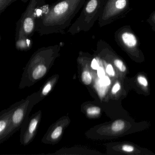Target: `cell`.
Returning a JSON list of instances; mask_svg holds the SVG:
<instances>
[{
    "mask_svg": "<svg viewBox=\"0 0 155 155\" xmlns=\"http://www.w3.org/2000/svg\"><path fill=\"white\" fill-rule=\"evenodd\" d=\"M129 5V0H105L98 20L99 27H104L118 19L126 12Z\"/></svg>",
    "mask_w": 155,
    "mask_h": 155,
    "instance_id": "cell-4",
    "label": "cell"
},
{
    "mask_svg": "<svg viewBox=\"0 0 155 155\" xmlns=\"http://www.w3.org/2000/svg\"><path fill=\"white\" fill-rule=\"evenodd\" d=\"M82 80L86 85H89L91 82V77L89 72L84 71L82 74Z\"/></svg>",
    "mask_w": 155,
    "mask_h": 155,
    "instance_id": "cell-9",
    "label": "cell"
},
{
    "mask_svg": "<svg viewBox=\"0 0 155 155\" xmlns=\"http://www.w3.org/2000/svg\"><path fill=\"white\" fill-rule=\"evenodd\" d=\"M120 85L119 83H117L114 86H113V88L112 89V93L113 94H115V93H117V91H119L120 90Z\"/></svg>",
    "mask_w": 155,
    "mask_h": 155,
    "instance_id": "cell-21",
    "label": "cell"
},
{
    "mask_svg": "<svg viewBox=\"0 0 155 155\" xmlns=\"http://www.w3.org/2000/svg\"><path fill=\"white\" fill-rule=\"evenodd\" d=\"M137 81L140 85H142L144 87H147L148 86L147 81V79L144 77H142V76H139L138 78Z\"/></svg>",
    "mask_w": 155,
    "mask_h": 155,
    "instance_id": "cell-15",
    "label": "cell"
},
{
    "mask_svg": "<svg viewBox=\"0 0 155 155\" xmlns=\"http://www.w3.org/2000/svg\"><path fill=\"white\" fill-rule=\"evenodd\" d=\"M114 64L120 71L124 72L126 71V68L122 61L119 59H116L114 61Z\"/></svg>",
    "mask_w": 155,
    "mask_h": 155,
    "instance_id": "cell-10",
    "label": "cell"
},
{
    "mask_svg": "<svg viewBox=\"0 0 155 155\" xmlns=\"http://www.w3.org/2000/svg\"><path fill=\"white\" fill-rule=\"evenodd\" d=\"M125 127V122L122 120H117L114 121L111 126V129L115 132L122 130Z\"/></svg>",
    "mask_w": 155,
    "mask_h": 155,
    "instance_id": "cell-7",
    "label": "cell"
},
{
    "mask_svg": "<svg viewBox=\"0 0 155 155\" xmlns=\"http://www.w3.org/2000/svg\"><path fill=\"white\" fill-rule=\"evenodd\" d=\"M46 71L47 68L44 65H38L34 70L32 76L35 79H38L45 75Z\"/></svg>",
    "mask_w": 155,
    "mask_h": 155,
    "instance_id": "cell-5",
    "label": "cell"
},
{
    "mask_svg": "<svg viewBox=\"0 0 155 155\" xmlns=\"http://www.w3.org/2000/svg\"><path fill=\"white\" fill-rule=\"evenodd\" d=\"M62 128L61 127H58L56 128L51 134V137L52 139H57L61 135L62 133Z\"/></svg>",
    "mask_w": 155,
    "mask_h": 155,
    "instance_id": "cell-12",
    "label": "cell"
},
{
    "mask_svg": "<svg viewBox=\"0 0 155 155\" xmlns=\"http://www.w3.org/2000/svg\"><path fill=\"white\" fill-rule=\"evenodd\" d=\"M44 0H30L29 3L16 24L15 41L18 49L29 48L35 32L36 19L38 10L42 7Z\"/></svg>",
    "mask_w": 155,
    "mask_h": 155,
    "instance_id": "cell-2",
    "label": "cell"
},
{
    "mask_svg": "<svg viewBox=\"0 0 155 155\" xmlns=\"http://www.w3.org/2000/svg\"><path fill=\"white\" fill-rule=\"evenodd\" d=\"M87 0H58L37 12L35 32L40 36L65 34Z\"/></svg>",
    "mask_w": 155,
    "mask_h": 155,
    "instance_id": "cell-1",
    "label": "cell"
},
{
    "mask_svg": "<svg viewBox=\"0 0 155 155\" xmlns=\"http://www.w3.org/2000/svg\"><path fill=\"white\" fill-rule=\"evenodd\" d=\"M18 0H0V14L4 12L6 9Z\"/></svg>",
    "mask_w": 155,
    "mask_h": 155,
    "instance_id": "cell-6",
    "label": "cell"
},
{
    "mask_svg": "<svg viewBox=\"0 0 155 155\" xmlns=\"http://www.w3.org/2000/svg\"><path fill=\"white\" fill-rule=\"evenodd\" d=\"M91 67L94 70H97L99 68V64L96 59H93L91 62Z\"/></svg>",
    "mask_w": 155,
    "mask_h": 155,
    "instance_id": "cell-19",
    "label": "cell"
},
{
    "mask_svg": "<svg viewBox=\"0 0 155 155\" xmlns=\"http://www.w3.org/2000/svg\"><path fill=\"white\" fill-rule=\"evenodd\" d=\"M101 112V109L98 107H92L89 108L87 110V113L90 115H96L99 114Z\"/></svg>",
    "mask_w": 155,
    "mask_h": 155,
    "instance_id": "cell-11",
    "label": "cell"
},
{
    "mask_svg": "<svg viewBox=\"0 0 155 155\" xmlns=\"http://www.w3.org/2000/svg\"><path fill=\"white\" fill-rule=\"evenodd\" d=\"M122 150L126 152H131L134 150V148L132 146L130 145H125L122 147Z\"/></svg>",
    "mask_w": 155,
    "mask_h": 155,
    "instance_id": "cell-18",
    "label": "cell"
},
{
    "mask_svg": "<svg viewBox=\"0 0 155 155\" xmlns=\"http://www.w3.org/2000/svg\"><path fill=\"white\" fill-rule=\"evenodd\" d=\"M51 89V85L50 84H48L43 89L42 94L44 95H47L48 93L49 92Z\"/></svg>",
    "mask_w": 155,
    "mask_h": 155,
    "instance_id": "cell-22",
    "label": "cell"
},
{
    "mask_svg": "<svg viewBox=\"0 0 155 155\" xmlns=\"http://www.w3.org/2000/svg\"><path fill=\"white\" fill-rule=\"evenodd\" d=\"M38 121L36 119H33L31 120L29 128V130L30 133H32L33 131L36 129L37 127V124H38Z\"/></svg>",
    "mask_w": 155,
    "mask_h": 155,
    "instance_id": "cell-13",
    "label": "cell"
},
{
    "mask_svg": "<svg viewBox=\"0 0 155 155\" xmlns=\"http://www.w3.org/2000/svg\"><path fill=\"white\" fill-rule=\"evenodd\" d=\"M150 26L152 27V29L155 31V12L150 16V18L148 20Z\"/></svg>",
    "mask_w": 155,
    "mask_h": 155,
    "instance_id": "cell-14",
    "label": "cell"
},
{
    "mask_svg": "<svg viewBox=\"0 0 155 155\" xmlns=\"http://www.w3.org/2000/svg\"><path fill=\"white\" fill-rule=\"evenodd\" d=\"M97 75L99 78H102L105 77V71H104V70L102 68H99L98 69Z\"/></svg>",
    "mask_w": 155,
    "mask_h": 155,
    "instance_id": "cell-20",
    "label": "cell"
},
{
    "mask_svg": "<svg viewBox=\"0 0 155 155\" xmlns=\"http://www.w3.org/2000/svg\"><path fill=\"white\" fill-rule=\"evenodd\" d=\"M101 83L103 86H109L110 84V81L107 77H104L101 78Z\"/></svg>",
    "mask_w": 155,
    "mask_h": 155,
    "instance_id": "cell-17",
    "label": "cell"
},
{
    "mask_svg": "<svg viewBox=\"0 0 155 155\" xmlns=\"http://www.w3.org/2000/svg\"><path fill=\"white\" fill-rule=\"evenodd\" d=\"M6 122L3 120L0 121V132H2L6 127Z\"/></svg>",
    "mask_w": 155,
    "mask_h": 155,
    "instance_id": "cell-23",
    "label": "cell"
},
{
    "mask_svg": "<svg viewBox=\"0 0 155 155\" xmlns=\"http://www.w3.org/2000/svg\"><path fill=\"white\" fill-rule=\"evenodd\" d=\"M106 71H107V74L110 76H114L115 75V72H114L113 67H112V65H110V64H109L107 66Z\"/></svg>",
    "mask_w": 155,
    "mask_h": 155,
    "instance_id": "cell-16",
    "label": "cell"
},
{
    "mask_svg": "<svg viewBox=\"0 0 155 155\" xmlns=\"http://www.w3.org/2000/svg\"><path fill=\"white\" fill-rule=\"evenodd\" d=\"M23 110L21 109L17 110L13 114V117H12L13 122L15 123H18L21 121L23 118Z\"/></svg>",
    "mask_w": 155,
    "mask_h": 155,
    "instance_id": "cell-8",
    "label": "cell"
},
{
    "mask_svg": "<svg viewBox=\"0 0 155 155\" xmlns=\"http://www.w3.org/2000/svg\"><path fill=\"white\" fill-rule=\"evenodd\" d=\"M105 0H87L79 16L68 29L67 32L75 35L81 32H87L98 20Z\"/></svg>",
    "mask_w": 155,
    "mask_h": 155,
    "instance_id": "cell-3",
    "label": "cell"
}]
</instances>
